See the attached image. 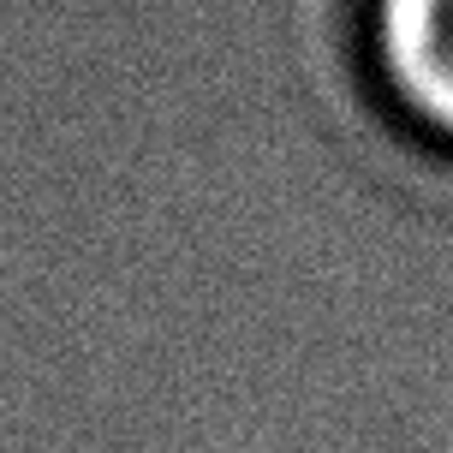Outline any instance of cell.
Listing matches in <instances>:
<instances>
[{
    "instance_id": "1",
    "label": "cell",
    "mask_w": 453,
    "mask_h": 453,
    "mask_svg": "<svg viewBox=\"0 0 453 453\" xmlns=\"http://www.w3.org/2000/svg\"><path fill=\"white\" fill-rule=\"evenodd\" d=\"M364 54L394 113L453 150V0H364Z\"/></svg>"
}]
</instances>
